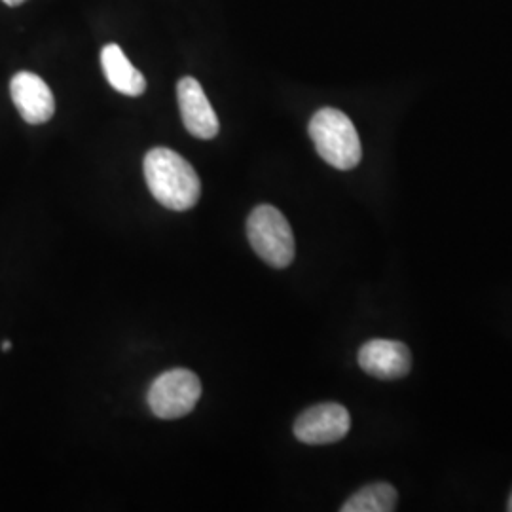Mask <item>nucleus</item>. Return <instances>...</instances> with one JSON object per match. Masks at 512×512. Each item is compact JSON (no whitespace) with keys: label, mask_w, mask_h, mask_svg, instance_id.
<instances>
[{"label":"nucleus","mask_w":512,"mask_h":512,"mask_svg":"<svg viewBox=\"0 0 512 512\" xmlns=\"http://www.w3.org/2000/svg\"><path fill=\"white\" fill-rule=\"evenodd\" d=\"M10 93L16 109L27 124H46L54 116V93L38 74L25 71L16 74L10 82Z\"/></svg>","instance_id":"obj_8"},{"label":"nucleus","mask_w":512,"mask_h":512,"mask_svg":"<svg viewBox=\"0 0 512 512\" xmlns=\"http://www.w3.org/2000/svg\"><path fill=\"white\" fill-rule=\"evenodd\" d=\"M202 397L200 378L186 370L173 368L160 374L148 389V406L160 420H177L190 414Z\"/></svg>","instance_id":"obj_4"},{"label":"nucleus","mask_w":512,"mask_h":512,"mask_svg":"<svg viewBox=\"0 0 512 512\" xmlns=\"http://www.w3.org/2000/svg\"><path fill=\"white\" fill-rule=\"evenodd\" d=\"M399 494L387 482H374L361 488L342 505V512H393L397 509Z\"/></svg>","instance_id":"obj_10"},{"label":"nucleus","mask_w":512,"mask_h":512,"mask_svg":"<svg viewBox=\"0 0 512 512\" xmlns=\"http://www.w3.org/2000/svg\"><path fill=\"white\" fill-rule=\"evenodd\" d=\"M359 366L376 380H401L412 370V351L397 340L374 338L359 349Z\"/></svg>","instance_id":"obj_6"},{"label":"nucleus","mask_w":512,"mask_h":512,"mask_svg":"<svg viewBox=\"0 0 512 512\" xmlns=\"http://www.w3.org/2000/svg\"><path fill=\"white\" fill-rule=\"evenodd\" d=\"M4 4H8V6H19V4H23V2H27V0H2Z\"/></svg>","instance_id":"obj_11"},{"label":"nucleus","mask_w":512,"mask_h":512,"mask_svg":"<svg viewBox=\"0 0 512 512\" xmlns=\"http://www.w3.org/2000/svg\"><path fill=\"white\" fill-rule=\"evenodd\" d=\"M101 67L110 86L129 97H139L147 90V80L139 73L118 44H107L101 52Z\"/></svg>","instance_id":"obj_9"},{"label":"nucleus","mask_w":512,"mask_h":512,"mask_svg":"<svg viewBox=\"0 0 512 512\" xmlns=\"http://www.w3.org/2000/svg\"><path fill=\"white\" fill-rule=\"evenodd\" d=\"M311 141L317 154L334 169L349 171L361 164L363 147L359 133L342 110H317L310 120Z\"/></svg>","instance_id":"obj_2"},{"label":"nucleus","mask_w":512,"mask_h":512,"mask_svg":"<svg viewBox=\"0 0 512 512\" xmlns=\"http://www.w3.org/2000/svg\"><path fill=\"white\" fill-rule=\"evenodd\" d=\"M507 511L512 512V492L511 497H509V505H507Z\"/></svg>","instance_id":"obj_13"},{"label":"nucleus","mask_w":512,"mask_h":512,"mask_svg":"<svg viewBox=\"0 0 512 512\" xmlns=\"http://www.w3.org/2000/svg\"><path fill=\"white\" fill-rule=\"evenodd\" d=\"M351 427L348 408L338 403L315 404L294 421V437L311 446L346 439Z\"/></svg>","instance_id":"obj_5"},{"label":"nucleus","mask_w":512,"mask_h":512,"mask_svg":"<svg viewBox=\"0 0 512 512\" xmlns=\"http://www.w3.org/2000/svg\"><path fill=\"white\" fill-rule=\"evenodd\" d=\"M177 97L186 131L198 139L217 137L219 118L203 92L202 84L192 76H184L177 86Z\"/></svg>","instance_id":"obj_7"},{"label":"nucleus","mask_w":512,"mask_h":512,"mask_svg":"<svg viewBox=\"0 0 512 512\" xmlns=\"http://www.w3.org/2000/svg\"><path fill=\"white\" fill-rule=\"evenodd\" d=\"M247 239L256 255L272 268L291 266L296 253L293 228L274 205H258L249 215Z\"/></svg>","instance_id":"obj_3"},{"label":"nucleus","mask_w":512,"mask_h":512,"mask_svg":"<svg viewBox=\"0 0 512 512\" xmlns=\"http://www.w3.org/2000/svg\"><path fill=\"white\" fill-rule=\"evenodd\" d=\"M145 179L156 202L171 211H188L202 196L196 169L169 148H152L145 156Z\"/></svg>","instance_id":"obj_1"},{"label":"nucleus","mask_w":512,"mask_h":512,"mask_svg":"<svg viewBox=\"0 0 512 512\" xmlns=\"http://www.w3.org/2000/svg\"><path fill=\"white\" fill-rule=\"evenodd\" d=\"M0 348H2V351H10V349H12V342H8V340H6V342H2V346H0Z\"/></svg>","instance_id":"obj_12"}]
</instances>
